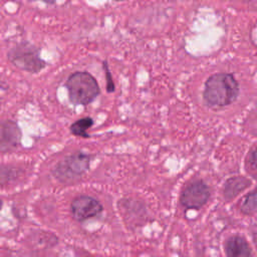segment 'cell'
Returning a JSON list of instances; mask_svg holds the SVG:
<instances>
[{
	"label": "cell",
	"instance_id": "5",
	"mask_svg": "<svg viewBox=\"0 0 257 257\" xmlns=\"http://www.w3.org/2000/svg\"><path fill=\"white\" fill-rule=\"evenodd\" d=\"M102 211V205L93 197L81 195L70 203V212L74 220L83 222L97 216Z\"/></svg>",
	"mask_w": 257,
	"mask_h": 257
},
{
	"label": "cell",
	"instance_id": "13",
	"mask_svg": "<svg viewBox=\"0 0 257 257\" xmlns=\"http://www.w3.org/2000/svg\"><path fill=\"white\" fill-rule=\"evenodd\" d=\"M103 68L105 69V76H106V90L108 92H112L114 90V83L111 79V75H110V72H109L106 62H103Z\"/></svg>",
	"mask_w": 257,
	"mask_h": 257
},
{
	"label": "cell",
	"instance_id": "7",
	"mask_svg": "<svg viewBox=\"0 0 257 257\" xmlns=\"http://www.w3.org/2000/svg\"><path fill=\"white\" fill-rule=\"evenodd\" d=\"M22 140V133L17 122L13 120L0 121V154L15 151Z\"/></svg>",
	"mask_w": 257,
	"mask_h": 257
},
{
	"label": "cell",
	"instance_id": "17",
	"mask_svg": "<svg viewBox=\"0 0 257 257\" xmlns=\"http://www.w3.org/2000/svg\"><path fill=\"white\" fill-rule=\"evenodd\" d=\"M114 1H127V0H114Z\"/></svg>",
	"mask_w": 257,
	"mask_h": 257
},
{
	"label": "cell",
	"instance_id": "3",
	"mask_svg": "<svg viewBox=\"0 0 257 257\" xmlns=\"http://www.w3.org/2000/svg\"><path fill=\"white\" fill-rule=\"evenodd\" d=\"M7 57L14 66L31 73H38L46 67V62L40 56V50L29 42L14 45L8 51Z\"/></svg>",
	"mask_w": 257,
	"mask_h": 257
},
{
	"label": "cell",
	"instance_id": "16",
	"mask_svg": "<svg viewBox=\"0 0 257 257\" xmlns=\"http://www.w3.org/2000/svg\"><path fill=\"white\" fill-rule=\"evenodd\" d=\"M2 205H3V202H2V200H0V211H1V208H2Z\"/></svg>",
	"mask_w": 257,
	"mask_h": 257
},
{
	"label": "cell",
	"instance_id": "14",
	"mask_svg": "<svg viewBox=\"0 0 257 257\" xmlns=\"http://www.w3.org/2000/svg\"><path fill=\"white\" fill-rule=\"evenodd\" d=\"M251 164L257 170V146L255 147L251 154Z\"/></svg>",
	"mask_w": 257,
	"mask_h": 257
},
{
	"label": "cell",
	"instance_id": "10",
	"mask_svg": "<svg viewBox=\"0 0 257 257\" xmlns=\"http://www.w3.org/2000/svg\"><path fill=\"white\" fill-rule=\"evenodd\" d=\"M92 125H93V119L90 116L81 117L70 124L69 132L71 135L75 137L87 139L89 138V135L87 134V130L90 128Z\"/></svg>",
	"mask_w": 257,
	"mask_h": 257
},
{
	"label": "cell",
	"instance_id": "6",
	"mask_svg": "<svg viewBox=\"0 0 257 257\" xmlns=\"http://www.w3.org/2000/svg\"><path fill=\"white\" fill-rule=\"evenodd\" d=\"M210 198V189L203 181L191 183L181 194V204L187 209H200Z\"/></svg>",
	"mask_w": 257,
	"mask_h": 257
},
{
	"label": "cell",
	"instance_id": "1",
	"mask_svg": "<svg viewBox=\"0 0 257 257\" xmlns=\"http://www.w3.org/2000/svg\"><path fill=\"white\" fill-rule=\"evenodd\" d=\"M239 93V84L233 74L215 73L205 82L204 100L210 106L221 107L234 102Z\"/></svg>",
	"mask_w": 257,
	"mask_h": 257
},
{
	"label": "cell",
	"instance_id": "12",
	"mask_svg": "<svg viewBox=\"0 0 257 257\" xmlns=\"http://www.w3.org/2000/svg\"><path fill=\"white\" fill-rule=\"evenodd\" d=\"M16 172L9 168V167H0V183L10 181L11 179L15 178Z\"/></svg>",
	"mask_w": 257,
	"mask_h": 257
},
{
	"label": "cell",
	"instance_id": "11",
	"mask_svg": "<svg viewBox=\"0 0 257 257\" xmlns=\"http://www.w3.org/2000/svg\"><path fill=\"white\" fill-rule=\"evenodd\" d=\"M241 210L245 214H253L257 212V190L248 194L241 205Z\"/></svg>",
	"mask_w": 257,
	"mask_h": 257
},
{
	"label": "cell",
	"instance_id": "9",
	"mask_svg": "<svg viewBox=\"0 0 257 257\" xmlns=\"http://www.w3.org/2000/svg\"><path fill=\"white\" fill-rule=\"evenodd\" d=\"M250 185V182L242 177H234L229 179L225 184V197L230 200L233 199L236 195H238L241 191H243L246 187Z\"/></svg>",
	"mask_w": 257,
	"mask_h": 257
},
{
	"label": "cell",
	"instance_id": "2",
	"mask_svg": "<svg viewBox=\"0 0 257 257\" xmlns=\"http://www.w3.org/2000/svg\"><path fill=\"white\" fill-rule=\"evenodd\" d=\"M65 86L69 100L75 105L91 103L100 92L96 79L87 71L71 73L65 82Z\"/></svg>",
	"mask_w": 257,
	"mask_h": 257
},
{
	"label": "cell",
	"instance_id": "4",
	"mask_svg": "<svg viewBox=\"0 0 257 257\" xmlns=\"http://www.w3.org/2000/svg\"><path fill=\"white\" fill-rule=\"evenodd\" d=\"M91 157L82 152H77L65 157L53 169L54 178L60 183H69L81 177L89 168Z\"/></svg>",
	"mask_w": 257,
	"mask_h": 257
},
{
	"label": "cell",
	"instance_id": "15",
	"mask_svg": "<svg viewBox=\"0 0 257 257\" xmlns=\"http://www.w3.org/2000/svg\"><path fill=\"white\" fill-rule=\"evenodd\" d=\"M38 1H42V2H44L46 4H53V3L56 2V0H38Z\"/></svg>",
	"mask_w": 257,
	"mask_h": 257
},
{
	"label": "cell",
	"instance_id": "8",
	"mask_svg": "<svg viewBox=\"0 0 257 257\" xmlns=\"http://www.w3.org/2000/svg\"><path fill=\"white\" fill-rule=\"evenodd\" d=\"M225 252L230 257H246L251 255V249L247 241L240 236H232L228 239Z\"/></svg>",
	"mask_w": 257,
	"mask_h": 257
}]
</instances>
